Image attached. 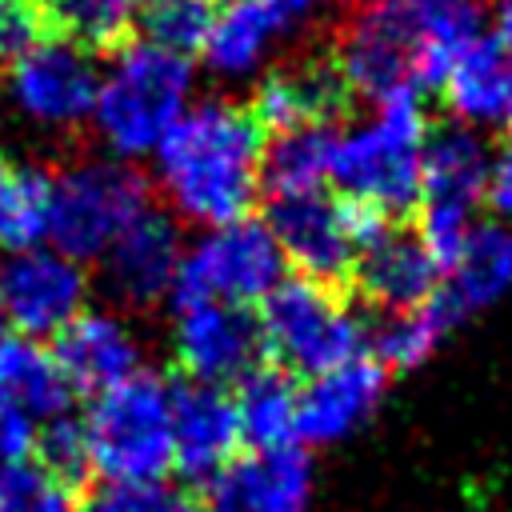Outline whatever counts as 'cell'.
I'll list each match as a JSON object with an SVG mask.
<instances>
[{"label": "cell", "mask_w": 512, "mask_h": 512, "mask_svg": "<svg viewBox=\"0 0 512 512\" xmlns=\"http://www.w3.org/2000/svg\"><path fill=\"white\" fill-rule=\"evenodd\" d=\"M332 124H304L276 132L272 144H264V192L288 196V192H316L332 176Z\"/></svg>", "instance_id": "obj_26"}, {"label": "cell", "mask_w": 512, "mask_h": 512, "mask_svg": "<svg viewBox=\"0 0 512 512\" xmlns=\"http://www.w3.org/2000/svg\"><path fill=\"white\" fill-rule=\"evenodd\" d=\"M428 120L420 100L400 96L372 104L368 116L336 128L332 144V176L344 200L368 204L384 216H400L416 208L420 196V164H424Z\"/></svg>", "instance_id": "obj_4"}, {"label": "cell", "mask_w": 512, "mask_h": 512, "mask_svg": "<svg viewBox=\"0 0 512 512\" xmlns=\"http://www.w3.org/2000/svg\"><path fill=\"white\" fill-rule=\"evenodd\" d=\"M32 460H40L44 468H52L56 476H64L68 484H76L88 472V448H84V428L80 416H56L36 424V448Z\"/></svg>", "instance_id": "obj_33"}, {"label": "cell", "mask_w": 512, "mask_h": 512, "mask_svg": "<svg viewBox=\"0 0 512 512\" xmlns=\"http://www.w3.org/2000/svg\"><path fill=\"white\" fill-rule=\"evenodd\" d=\"M384 388H388V368L372 352H360L336 368L308 376L296 408V444L328 448L356 436L376 416Z\"/></svg>", "instance_id": "obj_15"}, {"label": "cell", "mask_w": 512, "mask_h": 512, "mask_svg": "<svg viewBox=\"0 0 512 512\" xmlns=\"http://www.w3.org/2000/svg\"><path fill=\"white\" fill-rule=\"evenodd\" d=\"M196 76L192 56L168 52L152 40H120L100 68L92 132L116 160H144L168 136V128L192 108Z\"/></svg>", "instance_id": "obj_3"}, {"label": "cell", "mask_w": 512, "mask_h": 512, "mask_svg": "<svg viewBox=\"0 0 512 512\" xmlns=\"http://www.w3.org/2000/svg\"><path fill=\"white\" fill-rule=\"evenodd\" d=\"M172 352L188 380L236 384L264 360V336L252 308L220 300H172Z\"/></svg>", "instance_id": "obj_13"}, {"label": "cell", "mask_w": 512, "mask_h": 512, "mask_svg": "<svg viewBox=\"0 0 512 512\" xmlns=\"http://www.w3.org/2000/svg\"><path fill=\"white\" fill-rule=\"evenodd\" d=\"M36 448V420L0 392V472L28 460Z\"/></svg>", "instance_id": "obj_35"}, {"label": "cell", "mask_w": 512, "mask_h": 512, "mask_svg": "<svg viewBox=\"0 0 512 512\" xmlns=\"http://www.w3.org/2000/svg\"><path fill=\"white\" fill-rule=\"evenodd\" d=\"M264 352L284 372L316 376L336 368L360 352H368V324L364 316L332 292V284L308 276H284L256 308Z\"/></svg>", "instance_id": "obj_6"}, {"label": "cell", "mask_w": 512, "mask_h": 512, "mask_svg": "<svg viewBox=\"0 0 512 512\" xmlns=\"http://www.w3.org/2000/svg\"><path fill=\"white\" fill-rule=\"evenodd\" d=\"M264 144L248 104L228 96L192 100L152 152L168 212L200 228L244 220L264 192Z\"/></svg>", "instance_id": "obj_2"}, {"label": "cell", "mask_w": 512, "mask_h": 512, "mask_svg": "<svg viewBox=\"0 0 512 512\" xmlns=\"http://www.w3.org/2000/svg\"><path fill=\"white\" fill-rule=\"evenodd\" d=\"M352 276H356L360 296L376 304L380 312H408V308L428 304L440 292L444 264L424 244L420 232L388 224L376 240L360 248Z\"/></svg>", "instance_id": "obj_18"}, {"label": "cell", "mask_w": 512, "mask_h": 512, "mask_svg": "<svg viewBox=\"0 0 512 512\" xmlns=\"http://www.w3.org/2000/svg\"><path fill=\"white\" fill-rule=\"evenodd\" d=\"M52 352L72 392H88V396L136 376L144 360L132 324L120 312H104V308H84L72 324H64L52 336Z\"/></svg>", "instance_id": "obj_19"}, {"label": "cell", "mask_w": 512, "mask_h": 512, "mask_svg": "<svg viewBox=\"0 0 512 512\" xmlns=\"http://www.w3.org/2000/svg\"><path fill=\"white\" fill-rule=\"evenodd\" d=\"M124 4H132V8H140V4H144V0H124Z\"/></svg>", "instance_id": "obj_39"}, {"label": "cell", "mask_w": 512, "mask_h": 512, "mask_svg": "<svg viewBox=\"0 0 512 512\" xmlns=\"http://www.w3.org/2000/svg\"><path fill=\"white\" fill-rule=\"evenodd\" d=\"M244 448L236 400L224 384L176 380L172 384V468L184 480L220 476Z\"/></svg>", "instance_id": "obj_16"}, {"label": "cell", "mask_w": 512, "mask_h": 512, "mask_svg": "<svg viewBox=\"0 0 512 512\" xmlns=\"http://www.w3.org/2000/svg\"><path fill=\"white\" fill-rule=\"evenodd\" d=\"M100 64L88 48L64 36H40L4 68L12 112L40 132H72L92 120Z\"/></svg>", "instance_id": "obj_11"}, {"label": "cell", "mask_w": 512, "mask_h": 512, "mask_svg": "<svg viewBox=\"0 0 512 512\" xmlns=\"http://www.w3.org/2000/svg\"><path fill=\"white\" fill-rule=\"evenodd\" d=\"M76 512H200V504L168 480H136L100 484L92 496L76 504Z\"/></svg>", "instance_id": "obj_32"}, {"label": "cell", "mask_w": 512, "mask_h": 512, "mask_svg": "<svg viewBox=\"0 0 512 512\" xmlns=\"http://www.w3.org/2000/svg\"><path fill=\"white\" fill-rule=\"evenodd\" d=\"M200 512H312V464L300 444L244 452L208 480Z\"/></svg>", "instance_id": "obj_17"}, {"label": "cell", "mask_w": 512, "mask_h": 512, "mask_svg": "<svg viewBox=\"0 0 512 512\" xmlns=\"http://www.w3.org/2000/svg\"><path fill=\"white\" fill-rule=\"evenodd\" d=\"M88 472L104 484L164 480L172 472V384L136 372L96 392L80 416Z\"/></svg>", "instance_id": "obj_5"}, {"label": "cell", "mask_w": 512, "mask_h": 512, "mask_svg": "<svg viewBox=\"0 0 512 512\" xmlns=\"http://www.w3.org/2000/svg\"><path fill=\"white\" fill-rule=\"evenodd\" d=\"M184 260V240L180 224L168 208L148 204L136 212L124 232L96 256L100 268V288L124 304V308H148L172 296L176 272Z\"/></svg>", "instance_id": "obj_14"}, {"label": "cell", "mask_w": 512, "mask_h": 512, "mask_svg": "<svg viewBox=\"0 0 512 512\" xmlns=\"http://www.w3.org/2000/svg\"><path fill=\"white\" fill-rule=\"evenodd\" d=\"M288 276L284 252L264 220H232L204 228L200 240L184 248L176 288L168 300H220L240 308H260V300Z\"/></svg>", "instance_id": "obj_9"}, {"label": "cell", "mask_w": 512, "mask_h": 512, "mask_svg": "<svg viewBox=\"0 0 512 512\" xmlns=\"http://www.w3.org/2000/svg\"><path fill=\"white\" fill-rule=\"evenodd\" d=\"M148 180L116 156H84L52 172V200H48V244L68 252L72 260H96L124 224L144 212Z\"/></svg>", "instance_id": "obj_7"}, {"label": "cell", "mask_w": 512, "mask_h": 512, "mask_svg": "<svg viewBox=\"0 0 512 512\" xmlns=\"http://www.w3.org/2000/svg\"><path fill=\"white\" fill-rule=\"evenodd\" d=\"M488 32L484 0H360L340 28L336 68L368 104L440 88L452 56Z\"/></svg>", "instance_id": "obj_1"}, {"label": "cell", "mask_w": 512, "mask_h": 512, "mask_svg": "<svg viewBox=\"0 0 512 512\" xmlns=\"http://www.w3.org/2000/svg\"><path fill=\"white\" fill-rule=\"evenodd\" d=\"M76 492L40 460H20L0 472V512H76Z\"/></svg>", "instance_id": "obj_31"}, {"label": "cell", "mask_w": 512, "mask_h": 512, "mask_svg": "<svg viewBox=\"0 0 512 512\" xmlns=\"http://www.w3.org/2000/svg\"><path fill=\"white\" fill-rule=\"evenodd\" d=\"M48 200H52V176L44 168L0 156V248L4 252L44 244Z\"/></svg>", "instance_id": "obj_27"}, {"label": "cell", "mask_w": 512, "mask_h": 512, "mask_svg": "<svg viewBox=\"0 0 512 512\" xmlns=\"http://www.w3.org/2000/svg\"><path fill=\"white\" fill-rule=\"evenodd\" d=\"M0 392L16 400L36 424L72 412V384L48 340L0 332Z\"/></svg>", "instance_id": "obj_24"}, {"label": "cell", "mask_w": 512, "mask_h": 512, "mask_svg": "<svg viewBox=\"0 0 512 512\" xmlns=\"http://www.w3.org/2000/svg\"><path fill=\"white\" fill-rule=\"evenodd\" d=\"M348 84L332 56H308L260 76L252 96V116L264 132H288L304 124H332L348 104Z\"/></svg>", "instance_id": "obj_20"}, {"label": "cell", "mask_w": 512, "mask_h": 512, "mask_svg": "<svg viewBox=\"0 0 512 512\" xmlns=\"http://www.w3.org/2000/svg\"><path fill=\"white\" fill-rule=\"evenodd\" d=\"M44 4L40 0H0V68H8L24 48L44 36Z\"/></svg>", "instance_id": "obj_34"}, {"label": "cell", "mask_w": 512, "mask_h": 512, "mask_svg": "<svg viewBox=\"0 0 512 512\" xmlns=\"http://www.w3.org/2000/svg\"><path fill=\"white\" fill-rule=\"evenodd\" d=\"M268 8H276L284 20H300V16H308V12H316L324 0H264Z\"/></svg>", "instance_id": "obj_38"}, {"label": "cell", "mask_w": 512, "mask_h": 512, "mask_svg": "<svg viewBox=\"0 0 512 512\" xmlns=\"http://www.w3.org/2000/svg\"><path fill=\"white\" fill-rule=\"evenodd\" d=\"M488 144L484 132L468 124H440L428 128L424 140V164H420V236L436 252L440 264L456 256L464 236L476 224V212L484 208V172H488Z\"/></svg>", "instance_id": "obj_10"}, {"label": "cell", "mask_w": 512, "mask_h": 512, "mask_svg": "<svg viewBox=\"0 0 512 512\" xmlns=\"http://www.w3.org/2000/svg\"><path fill=\"white\" fill-rule=\"evenodd\" d=\"M92 276L68 252L44 244L16 248L0 260V312L4 328L36 340H52L88 308Z\"/></svg>", "instance_id": "obj_12"}, {"label": "cell", "mask_w": 512, "mask_h": 512, "mask_svg": "<svg viewBox=\"0 0 512 512\" xmlns=\"http://www.w3.org/2000/svg\"><path fill=\"white\" fill-rule=\"evenodd\" d=\"M440 92L456 124L512 140V56L496 44L492 32L452 56Z\"/></svg>", "instance_id": "obj_21"}, {"label": "cell", "mask_w": 512, "mask_h": 512, "mask_svg": "<svg viewBox=\"0 0 512 512\" xmlns=\"http://www.w3.org/2000/svg\"><path fill=\"white\" fill-rule=\"evenodd\" d=\"M0 332H8V328H4V312H0Z\"/></svg>", "instance_id": "obj_40"}, {"label": "cell", "mask_w": 512, "mask_h": 512, "mask_svg": "<svg viewBox=\"0 0 512 512\" xmlns=\"http://www.w3.org/2000/svg\"><path fill=\"white\" fill-rule=\"evenodd\" d=\"M44 4V20L56 28V36L100 52V48H116L120 40H128V24H132V4L124 0H40Z\"/></svg>", "instance_id": "obj_29"}, {"label": "cell", "mask_w": 512, "mask_h": 512, "mask_svg": "<svg viewBox=\"0 0 512 512\" xmlns=\"http://www.w3.org/2000/svg\"><path fill=\"white\" fill-rule=\"evenodd\" d=\"M216 4L220 0H144L140 4L144 40H152L168 52L192 56V52H200V44L212 28Z\"/></svg>", "instance_id": "obj_30"}, {"label": "cell", "mask_w": 512, "mask_h": 512, "mask_svg": "<svg viewBox=\"0 0 512 512\" xmlns=\"http://www.w3.org/2000/svg\"><path fill=\"white\" fill-rule=\"evenodd\" d=\"M512 292V224L508 220H476L456 256L444 264L440 292L432 296L452 324L468 320L472 312L492 308L500 296Z\"/></svg>", "instance_id": "obj_22"}, {"label": "cell", "mask_w": 512, "mask_h": 512, "mask_svg": "<svg viewBox=\"0 0 512 512\" xmlns=\"http://www.w3.org/2000/svg\"><path fill=\"white\" fill-rule=\"evenodd\" d=\"M452 328L456 324L436 300L408 312H384V320L368 328V352L388 372H408V368H420Z\"/></svg>", "instance_id": "obj_28"}, {"label": "cell", "mask_w": 512, "mask_h": 512, "mask_svg": "<svg viewBox=\"0 0 512 512\" xmlns=\"http://www.w3.org/2000/svg\"><path fill=\"white\" fill-rule=\"evenodd\" d=\"M484 208L496 220L512 224V140L488 152V172H484Z\"/></svg>", "instance_id": "obj_36"}, {"label": "cell", "mask_w": 512, "mask_h": 512, "mask_svg": "<svg viewBox=\"0 0 512 512\" xmlns=\"http://www.w3.org/2000/svg\"><path fill=\"white\" fill-rule=\"evenodd\" d=\"M232 400H236V420L248 452L296 444L300 388L292 384V372H284L280 364H260L244 380H236Z\"/></svg>", "instance_id": "obj_25"}, {"label": "cell", "mask_w": 512, "mask_h": 512, "mask_svg": "<svg viewBox=\"0 0 512 512\" xmlns=\"http://www.w3.org/2000/svg\"><path fill=\"white\" fill-rule=\"evenodd\" d=\"M488 32L512 56V0H488Z\"/></svg>", "instance_id": "obj_37"}, {"label": "cell", "mask_w": 512, "mask_h": 512, "mask_svg": "<svg viewBox=\"0 0 512 512\" xmlns=\"http://www.w3.org/2000/svg\"><path fill=\"white\" fill-rule=\"evenodd\" d=\"M284 28L288 20L264 0H220L200 56L220 80H248L268 64Z\"/></svg>", "instance_id": "obj_23"}, {"label": "cell", "mask_w": 512, "mask_h": 512, "mask_svg": "<svg viewBox=\"0 0 512 512\" xmlns=\"http://www.w3.org/2000/svg\"><path fill=\"white\" fill-rule=\"evenodd\" d=\"M264 224L276 236L284 264L296 268V276L336 284V280L352 276L360 248L368 240H376L392 224V216L316 188V192L268 196Z\"/></svg>", "instance_id": "obj_8"}]
</instances>
